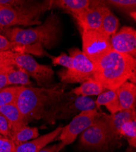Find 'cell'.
<instances>
[{
	"mask_svg": "<svg viewBox=\"0 0 136 152\" xmlns=\"http://www.w3.org/2000/svg\"><path fill=\"white\" fill-rule=\"evenodd\" d=\"M121 137L125 136L127 138L129 144L136 147V119L130 120L123 124L120 131Z\"/></svg>",
	"mask_w": 136,
	"mask_h": 152,
	"instance_id": "24",
	"label": "cell"
},
{
	"mask_svg": "<svg viewBox=\"0 0 136 152\" xmlns=\"http://www.w3.org/2000/svg\"><path fill=\"white\" fill-rule=\"evenodd\" d=\"M21 86L6 87L0 90V107L15 104Z\"/></svg>",
	"mask_w": 136,
	"mask_h": 152,
	"instance_id": "23",
	"label": "cell"
},
{
	"mask_svg": "<svg viewBox=\"0 0 136 152\" xmlns=\"http://www.w3.org/2000/svg\"><path fill=\"white\" fill-rule=\"evenodd\" d=\"M16 66L14 58L0 59V73L9 72Z\"/></svg>",
	"mask_w": 136,
	"mask_h": 152,
	"instance_id": "30",
	"label": "cell"
},
{
	"mask_svg": "<svg viewBox=\"0 0 136 152\" xmlns=\"http://www.w3.org/2000/svg\"><path fill=\"white\" fill-rule=\"evenodd\" d=\"M7 81L9 85H21V86H31V82L29 80V75L23 69L19 68L18 69H12L7 73Z\"/></svg>",
	"mask_w": 136,
	"mask_h": 152,
	"instance_id": "22",
	"label": "cell"
},
{
	"mask_svg": "<svg viewBox=\"0 0 136 152\" xmlns=\"http://www.w3.org/2000/svg\"><path fill=\"white\" fill-rule=\"evenodd\" d=\"M73 59L71 69H62L58 72L61 82L64 83H82L92 79L95 72V65L84 53L78 48L69 50Z\"/></svg>",
	"mask_w": 136,
	"mask_h": 152,
	"instance_id": "6",
	"label": "cell"
},
{
	"mask_svg": "<svg viewBox=\"0 0 136 152\" xmlns=\"http://www.w3.org/2000/svg\"><path fill=\"white\" fill-rule=\"evenodd\" d=\"M96 109H100L101 106H104L110 113L114 115L120 111L119 100L114 90H107L98 96L95 101Z\"/></svg>",
	"mask_w": 136,
	"mask_h": 152,
	"instance_id": "18",
	"label": "cell"
},
{
	"mask_svg": "<svg viewBox=\"0 0 136 152\" xmlns=\"http://www.w3.org/2000/svg\"><path fill=\"white\" fill-rule=\"evenodd\" d=\"M119 26V20L106 6L103 16L101 32L111 37L117 32Z\"/></svg>",
	"mask_w": 136,
	"mask_h": 152,
	"instance_id": "20",
	"label": "cell"
},
{
	"mask_svg": "<svg viewBox=\"0 0 136 152\" xmlns=\"http://www.w3.org/2000/svg\"><path fill=\"white\" fill-rule=\"evenodd\" d=\"M64 147L62 146L61 144H55L50 147H48L46 148H42L41 150H40L39 152H59L62 148Z\"/></svg>",
	"mask_w": 136,
	"mask_h": 152,
	"instance_id": "31",
	"label": "cell"
},
{
	"mask_svg": "<svg viewBox=\"0 0 136 152\" xmlns=\"http://www.w3.org/2000/svg\"><path fill=\"white\" fill-rule=\"evenodd\" d=\"M51 7H57L75 17L89 8L93 1L90 0H56L49 1Z\"/></svg>",
	"mask_w": 136,
	"mask_h": 152,
	"instance_id": "16",
	"label": "cell"
},
{
	"mask_svg": "<svg viewBox=\"0 0 136 152\" xmlns=\"http://www.w3.org/2000/svg\"><path fill=\"white\" fill-rule=\"evenodd\" d=\"M60 21L57 15L49 16L45 21L35 28L21 29L9 28L4 34L11 42L29 46L32 44L43 45L46 48L54 47L59 40Z\"/></svg>",
	"mask_w": 136,
	"mask_h": 152,
	"instance_id": "3",
	"label": "cell"
},
{
	"mask_svg": "<svg viewBox=\"0 0 136 152\" xmlns=\"http://www.w3.org/2000/svg\"><path fill=\"white\" fill-rule=\"evenodd\" d=\"M105 1H93L92 5L74 18L76 20L81 31H101L103 16L106 6Z\"/></svg>",
	"mask_w": 136,
	"mask_h": 152,
	"instance_id": "10",
	"label": "cell"
},
{
	"mask_svg": "<svg viewBox=\"0 0 136 152\" xmlns=\"http://www.w3.org/2000/svg\"><path fill=\"white\" fill-rule=\"evenodd\" d=\"M105 2L129 14L135 12L136 1L135 0H109Z\"/></svg>",
	"mask_w": 136,
	"mask_h": 152,
	"instance_id": "26",
	"label": "cell"
},
{
	"mask_svg": "<svg viewBox=\"0 0 136 152\" xmlns=\"http://www.w3.org/2000/svg\"><path fill=\"white\" fill-rule=\"evenodd\" d=\"M29 46L11 42L6 37L0 35V51H15V53H24L28 50L27 48Z\"/></svg>",
	"mask_w": 136,
	"mask_h": 152,
	"instance_id": "25",
	"label": "cell"
},
{
	"mask_svg": "<svg viewBox=\"0 0 136 152\" xmlns=\"http://www.w3.org/2000/svg\"><path fill=\"white\" fill-rule=\"evenodd\" d=\"M106 90V88L100 83L90 79L82 83L75 89H73L70 93L76 96L88 97L90 96H99Z\"/></svg>",
	"mask_w": 136,
	"mask_h": 152,
	"instance_id": "19",
	"label": "cell"
},
{
	"mask_svg": "<svg viewBox=\"0 0 136 152\" xmlns=\"http://www.w3.org/2000/svg\"><path fill=\"white\" fill-rule=\"evenodd\" d=\"M94 65L92 79L100 83L108 90L115 91L132 75H135V58L113 50Z\"/></svg>",
	"mask_w": 136,
	"mask_h": 152,
	"instance_id": "1",
	"label": "cell"
},
{
	"mask_svg": "<svg viewBox=\"0 0 136 152\" xmlns=\"http://www.w3.org/2000/svg\"><path fill=\"white\" fill-rule=\"evenodd\" d=\"M97 109L85 110L73 118L71 122L62 127L59 134L61 145L63 147L71 144L78 136L87 129L98 115Z\"/></svg>",
	"mask_w": 136,
	"mask_h": 152,
	"instance_id": "8",
	"label": "cell"
},
{
	"mask_svg": "<svg viewBox=\"0 0 136 152\" xmlns=\"http://www.w3.org/2000/svg\"><path fill=\"white\" fill-rule=\"evenodd\" d=\"M16 145L11 139L0 134V152H15Z\"/></svg>",
	"mask_w": 136,
	"mask_h": 152,
	"instance_id": "28",
	"label": "cell"
},
{
	"mask_svg": "<svg viewBox=\"0 0 136 152\" xmlns=\"http://www.w3.org/2000/svg\"><path fill=\"white\" fill-rule=\"evenodd\" d=\"M112 144L109 126L102 113H99L92 124L82 133L80 144L85 149L104 151Z\"/></svg>",
	"mask_w": 136,
	"mask_h": 152,
	"instance_id": "5",
	"label": "cell"
},
{
	"mask_svg": "<svg viewBox=\"0 0 136 152\" xmlns=\"http://www.w3.org/2000/svg\"><path fill=\"white\" fill-rule=\"evenodd\" d=\"M7 73L3 72L0 73V90L6 88L9 85L7 81Z\"/></svg>",
	"mask_w": 136,
	"mask_h": 152,
	"instance_id": "32",
	"label": "cell"
},
{
	"mask_svg": "<svg viewBox=\"0 0 136 152\" xmlns=\"http://www.w3.org/2000/svg\"><path fill=\"white\" fill-rule=\"evenodd\" d=\"M39 134L37 129L35 127H30L26 125L12 134L11 139L14 141L15 145H17L27 142L30 139L37 138L39 137Z\"/></svg>",
	"mask_w": 136,
	"mask_h": 152,
	"instance_id": "21",
	"label": "cell"
},
{
	"mask_svg": "<svg viewBox=\"0 0 136 152\" xmlns=\"http://www.w3.org/2000/svg\"><path fill=\"white\" fill-rule=\"evenodd\" d=\"M0 113L7 119L11 130L12 136L26 124L15 104H9L0 107Z\"/></svg>",
	"mask_w": 136,
	"mask_h": 152,
	"instance_id": "17",
	"label": "cell"
},
{
	"mask_svg": "<svg viewBox=\"0 0 136 152\" xmlns=\"http://www.w3.org/2000/svg\"><path fill=\"white\" fill-rule=\"evenodd\" d=\"M52 60V64L54 65H61L65 67L67 69H71L73 67V59L65 53H62L57 57H53L49 55Z\"/></svg>",
	"mask_w": 136,
	"mask_h": 152,
	"instance_id": "27",
	"label": "cell"
},
{
	"mask_svg": "<svg viewBox=\"0 0 136 152\" xmlns=\"http://www.w3.org/2000/svg\"><path fill=\"white\" fill-rule=\"evenodd\" d=\"M102 115L109 126L112 136L113 142L115 141H118L121 137L120 131L122 125L128 121L136 119L135 110L121 111L110 115L105 113H102Z\"/></svg>",
	"mask_w": 136,
	"mask_h": 152,
	"instance_id": "13",
	"label": "cell"
},
{
	"mask_svg": "<svg viewBox=\"0 0 136 152\" xmlns=\"http://www.w3.org/2000/svg\"><path fill=\"white\" fill-rule=\"evenodd\" d=\"M62 129V127L59 126L50 133L37 137L31 141H27L16 145L15 152H39L59 136Z\"/></svg>",
	"mask_w": 136,
	"mask_h": 152,
	"instance_id": "14",
	"label": "cell"
},
{
	"mask_svg": "<svg viewBox=\"0 0 136 152\" xmlns=\"http://www.w3.org/2000/svg\"><path fill=\"white\" fill-rule=\"evenodd\" d=\"M117 94L120 111L135 110L136 104V86L135 84L126 82L115 90Z\"/></svg>",
	"mask_w": 136,
	"mask_h": 152,
	"instance_id": "15",
	"label": "cell"
},
{
	"mask_svg": "<svg viewBox=\"0 0 136 152\" xmlns=\"http://www.w3.org/2000/svg\"><path fill=\"white\" fill-rule=\"evenodd\" d=\"M16 66L23 69L35 80L39 85H48L53 80L54 71L50 66L41 65L25 53H14Z\"/></svg>",
	"mask_w": 136,
	"mask_h": 152,
	"instance_id": "9",
	"label": "cell"
},
{
	"mask_svg": "<svg viewBox=\"0 0 136 152\" xmlns=\"http://www.w3.org/2000/svg\"><path fill=\"white\" fill-rule=\"evenodd\" d=\"M129 15H130L132 17H133V18L134 19V20H135V12H132V13H131Z\"/></svg>",
	"mask_w": 136,
	"mask_h": 152,
	"instance_id": "34",
	"label": "cell"
},
{
	"mask_svg": "<svg viewBox=\"0 0 136 152\" xmlns=\"http://www.w3.org/2000/svg\"><path fill=\"white\" fill-rule=\"evenodd\" d=\"M0 31H1V30H0Z\"/></svg>",
	"mask_w": 136,
	"mask_h": 152,
	"instance_id": "35",
	"label": "cell"
},
{
	"mask_svg": "<svg viewBox=\"0 0 136 152\" xmlns=\"http://www.w3.org/2000/svg\"><path fill=\"white\" fill-rule=\"evenodd\" d=\"M15 53L12 51H0V59L14 58Z\"/></svg>",
	"mask_w": 136,
	"mask_h": 152,
	"instance_id": "33",
	"label": "cell"
},
{
	"mask_svg": "<svg viewBox=\"0 0 136 152\" xmlns=\"http://www.w3.org/2000/svg\"><path fill=\"white\" fill-rule=\"evenodd\" d=\"M82 52L93 63L112 50L110 44V37L101 31H81Z\"/></svg>",
	"mask_w": 136,
	"mask_h": 152,
	"instance_id": "7",
	"label": "cell"
},
{
	"mask_svg": "<svg viewBox=\"0 0 136 152\" xmlns=\"http://www.w3.org/2000/svg\"><path fill=\"white\" fill-rule=\"evenodd\" d=\"M96 109L95 101L88 97L76 96L64 93L57 102L49 110L44 118L48 123L54 124L57 119H68L82 111Z\"/></svg>",
	"mask_w": 136,
	"mask_h": 152,
	"instance_id": "4",
	"label": "cell"
},
{
	"mask_svg": "<svg viewBox=\"0 0 136 152\" xmlns=\"http://www.w3.org/2000/svg\"><path fill=\"white\" fill-rule=\"evenodd\" d=\"M64 93L57 86L50 88L21 86L15 104L26 124L34 119H44Z\"/></svg>",
	"mask_w": 136,
	"mask_h": 152,
	"instance_id": "2",
	"label": "cell"
},
{
	"mask_svg": "<svg viewBox=\"0 0 136 152\" xmlns=\"http://www.w3.org/2000/svg\"><path fill=\"white\" fill-rule=\"evenodd\" d=\"M39 17L26 14L10 6L0 3V26L9 28L15 25L32 26L41 24Z\"/></svg>",
	"mask_w": 136,
	"mask_h": 152,
	"instance_id": "11",
	"label": "cell"
},
{
	"mask_svg": "<svg viewBox=\"0 0 136 152\" xmlns=\"http://www.w3.org/2000/svg\"><path fill=\"white\" fill-rule=\"evenodd\" d=\"M110 44L114 51L132 56L136 55V31L129 26H123L110 37Z\"/></svg>",
	"mask_w": 136,
	"mask_h": 152,
	"instance_id": "12",
	"label": "cell"
},
{
	"mask_svg": "<svg viewBox=\"0 0 136 152\" xmlns=\"http://www.w3.org/2000/svg\"><path fill=\"white\" fill-rule=\"evenodd\" d=\"M0 133L4 137L11 139L12 133L9 124L6 118L0 113Z\"/></svg>",
	"mask_w": 136,
	"mask_h": 152,
	"instance_id": "29",
	"label": "cell"
}]
</instances>
